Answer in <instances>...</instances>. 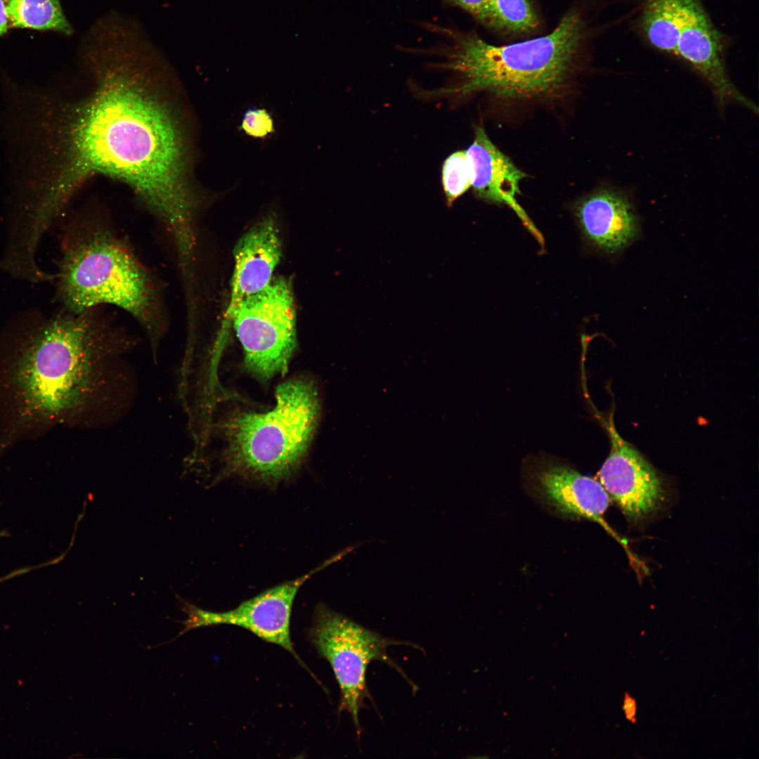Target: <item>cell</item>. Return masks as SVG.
<instances>
[{
  "instance_id": "9c48e42d",
  "label": "cell",
  "mask_w": 759,
  "mask_h": 759,
  "mask_svg": "<svg viewBox=\"0 0 759 759\" xmlns=\"http://www.w3.org/2000/svg\"><path fill=\"white\" fill-rule=\"evenodd\" d=\"M606 427L611 451L598 473L599 483L628 518L642 520L663 500L662 481L648 461L619 435L612 415Z\"/></svg>"
},
{
  "instance_id": "30bf717a",
  "label": "cell",
  "mask_w": 759,
  "mask_h": 759,
  "mask_svg": "<svg viewBox=\"0 0 759 759\" xmlns=\"http://www.w3.org/2000/svg\"><path fill=\"white\" fill-rule=\"evenodd\" d=\"M699 0H682V23L675 55L698 70L711 84L720 103L735 100L752 110L756 106L730 82L724 65L723 46Z\"/></svg>"
},
{
  "instance_id": "ac0fdd59",
  "label": "cell",
  "mask_w": 759,
  "mask_h": 759,
  "mask_svg": "<svg viewBox=\"0 0 759 759\" xmlns=\"http://www.w3.org/2000/svg\"><path fill=\"white\" fill-rule=\"evenodd\" d=\"M442 184L448 206L472 187L466 151H456L446 159L442 167Z\"/></svg>"
},
{
  "instance_id": "277c9868",
  "label": "cell",
  "mask_w": 759,
  "mask_h": 759,
  "mask_svg": "<svg viewBox=\"0 0 759 759\" xmlns=\"http://www.w3.org/2000/svg\"><path fill=\"white\" fill-rule=\"evenodd\" d=\"M446 68L461 75L451 91H485L503 99L552 96L562 90L581 47L585 29L576 12L567 13L548 34L496 46L477 35L448 31Z\"/></svg>"
},
{
  "instance_id": "ba28073f",
  "label": "cell",
  "mask_w": 759,
  "mask_h": 759,
  "mask_svg": "<svg viewBox=\"0 0 759 759\" xmlns=\"http://www.w3.org/2000/svg\"><path fill=\"white\" fill-rule=\"evenodd\" d=\"M341 558L342 554H337L306 574L268 589L229 611L216 612L204 610L176 595L181 609L188 617L185 621H179L183 625L180 632L173 640L164 644L174 642L187 632L200 627L233 625L245 628L263 640L284 648L301 661L290 637V624L294 600L305 582Z\"/></svg>"
},
{
  "instance_id": "3957f363",
  "label": "cell",
  "mask_w": 759,
  "mask_h": 759,
  "mask_svg": "<svg viewBox=\"0 0 759 759\" xmlns=\"http://www.w3.org/2000/svg\"><path fill=\"white\" fill-rule=\"evenodd\" d=\"M58 266L65 310L117 306L142 327L156 355L167 329L162 287L124 238L105 225H82L66 234Z\"/></svg>"
},
{
  "instance_id": "6da1fadb",
  "label": "cell",
  "mask_w": 759,
  "mask_h": 759,
  "mask_svg": "<svg viewBox=\"0 0 759 759\" xmlns=\"http://www.w3.org/2000/svg\"><path fill=\"white\" fill-rule=\"evenodd\" d=\"M90 36L85 58L93 84L78 99L29 87L11 122L21 186L35 216L54 222L82 184L122 181L162 223L172 243L195 235L198 195L183 119L153 54L134 40ZM111 34V33H110Z\"/></svg>"
},
{
  "instance_id": "d6986e66",
  "label": "cell",
  "mask_w": 759,
  "mask_h": 759,
  "mask_svg": "<svg viewBox=\"0 0 759 759\" xmlns=\"http://www.w3.org/2000/svg\"><path fill=\"white\" fill-rule=\"evenodd\" d=\"M241 129L249 136L266 138L275 131L271 114L265 108L251 107L242 116Z\"/></svg>"
},
{
  "instance_id": "e0dca14e",
  "label": "cell",
  "mask_w": 759,
  "mask_h": 759,
  "mask_svg": "<svg viewBox=\"0 0 759 759\" xmlns=\"http://www.w3.org/2000/svg\"><path fill=\"white\" fill-rule=\"evenodd\" d=\"M538 16L528 0H488V25L513 33L533 30Z\"/></svg>"
},
{
  "instance_id": "7402d4cb",
  "label": "cell",
  "mask_w": 759,
  "mask_h": 759,
  "mask_svg": "<svg viewBox=\"0 0 759 759\" xmlns=\"http://www.w3.org/2000/svg\"><path fill=\"white\" fill-rule=\"evenodd\" d=\"M8 24L6 4L4 0H0V37L7 32Z\"/></svg>"
},
{
  "instance_id": "8fae6325",
  "label": "cell",
  "mask_w": 759,
  "mask_h": 759,
  "mask_svg": "<svg viewBox=\"0 0 759 759\" xmlns=\"http://www.w3.org/2000/svg\"><path fill=\"white\" fill-rule=\"evenodd\" d=\"M536 462L533 470L535 484L551 506L561 514L588 519L604 526L602 516L609 507L610 498L598 481L551 458L543 457Z\"/></svg>"
},
{
  "instance_id": "4fadbf2b",
  "label": "cell",
  "mask_w": 759,
  "mask_h": 759,
  "mask_svg": "<svg viewBox=\"0 0 759 759\" xmlns=\"http://www.w3.org/2000/svg\"><path fill=\"white\" fill-rule=\"evenodd\" d=\"M466 154L469 162L472 187L486 200L510 207L540 244L543 239L515 197L519 183L526 175L490 140L484 129L478 126L473 143Z\"/></svg>"
},
{
  "instance_id": "9a60e30c",
  "label": "cell",
  "mask_w": 759,
  "mask_h": 759,
  "mask_svg": "<svg viewBox=\"0 0 759 759\" xmlns=\"http://www.w3.org/2000/svg\"><path fill=\"white\" fill-rule=\"evenodd\" d=\"M682 0H642L641 27L656 48L675 54Z\"/></svg>"
},
{
  "instance_id": "8992f818",
  "label": "cell",
  "mask_w": 759,
  "mask_h": 759,
  "mask_svg": "<svg viewBox=\"0 0 759 759\" xmlns=\"http://www.w3.org/2000/svg\"><path fill=\"white\" fill-rule=\"evenodd\" d=\"M308 631L310 642L330 663L339 685V712L350 714L360 739L362 728L359 714L365 707V699H372L366 683L369 664L382 661L402 673L387 656V649L401 644L420 650L422 648L410 642L384 637L323 604L316 606Z\"/></svg>"
},
{
  "instance_id": "ffe728a7",
  "label": "cell",
  "mask_w": 759,
  "mask_h": 759,
  "mask_svg": "<svg viewBox=\"0 0 759 759\" xmlns=\"http://www.w3.org/2000/svg\"><path fill=\"white\" fill-rule=\"evenodd\" d=\"M451 6L467 12L479 22L488 25V0H444Z\"/></svg>"
},
{
  "instance_id": "7a4b0ae2",
  "label": "cell",
  "mask_w": 759,
  "mask_h": 759,
  "mask_svg": "<svg viewBox=\"0 0 759 759\" xmlns=\"http://www.w3.org/2000/svg\"><path fill=\"white\" fill-rule=\"evenodd\" d=\"M97 309L65 310L0 339V454L105 405L131 340Z\"/></svg>"
},
{
  "instance_id": "2e32d148",
  "label": "cell",
  "mask_w": 759,
  "mask_h": 759,
  "mask_svg": "<svg viewBox=\"0 0 759 759\" xmlns=\"http://www.w3.org/2000/svg\"><path fill=\"white\" fill-rule=\"evenodd\" d=\"M6 8L13 27L73 32L59 0H8Z\"/></svg>"
},
{
  "instance_id": "7c38bea8",
  "label": "cell",
  "mask_w": 759,
  "mask_h": 759,
  "mask_svg": "<svg viewBox=\"0 0 759 759\" xmlns=\"http://www.w3.org/2000/svg\"><path fill=\"white\" fill-rule=\"evenodd\" d=\"M231 299L224 323L244 299L267 287L278 264L282 245L275 219L268 215L249 230L237 242Z\"/></svg>"
},
{
  "instance_id": "44dd1931",
  "label": "cell",
  "mask_w": 759,
  "mask_h": 759,
  "mask_svg": "<svg viewBox=\"0 0 759 759\" xmlns=\"http://www.w3.org/2000/svg\"><path fill=\"white\" fill-rule=\"evenodd\" d=\"M623 709L626 718L632 722H635L637 712L636 701L635 699L628 693L625 694Z\"/></svg>"
},
{
  "instance_id": "5bb4252c",
  "label": "cell",
  "mask_w": 759,
  "mask_h": 759,
  "mask_svg": "<svg viewBox=\"0 0 759 759\" xmlns=\"http://www.w3.org/2000/svg\"><path fill=\"white\" fill-rule=\"evenodd\" d=\"M580 228L596 247L614 253L628 246L637 235L638 220L628 197L609 189L585 197L576 206Z\"/></svg>"
},
{
  "instance_id": "52a82bcc",
  "label": "cell",
  "mask_w": 759,
  "mask_h": 759,
  "mask_svg": "<svg viewBox=\"0 0 759 759\" xmlns=\"http://www.w3.org/2000/svg\"><path fill=\"white\" fill-rule=\"evenodd\" d=\"M233 322L247 370L261 380L287 371L297 346L296 312L291 282L273 278L260 292L242 300Z\"/></svg>"
},
{
  "instance_id": "5b68a950",
  "label": "cell",
  "mask_w": 759,
  "mask_h": 759,
  "mask_svg": "<svg viewBox=\"0 0 759 759\" xmlns=\"http://www.w3.org/2000/svg\"><path fill=\"white\" fill-rule=\"evenodd\" d=\"M276 405L264 413H243L227 424V470L268 485L290 477L305 456L319 414L313 382L289 379L275 391Z\"/></svg>"
}]
</instances>
